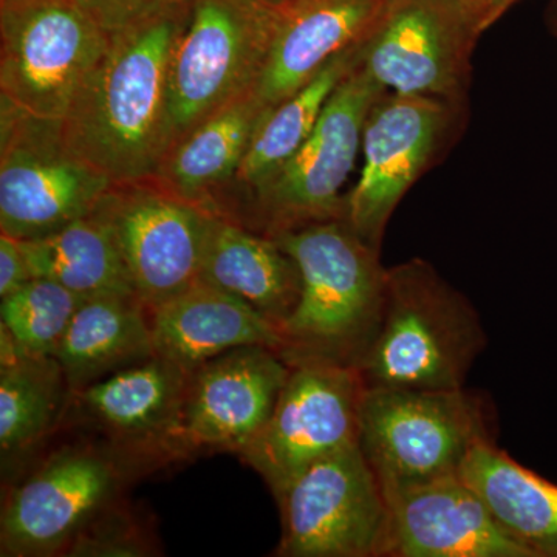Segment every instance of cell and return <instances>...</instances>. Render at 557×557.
<instances>
[{"label": "cell", "mask_w": 557, "mask_h": 557, "mask_svg": "<svg viewBox=\"0 0 557 557\" xmlns=\"http://www.w3.org/2000/svg\"><path fill=\"white\" fill-rule=\"evenodd\" d=\"M193 0H170L110 36L62 131L113 185L153 178L171 149L170 70Z\"/></svg>", "instance_id": "6da1fadb"}, {"label": "cell", "mask_w": 557, "mask_h": 557, "mask_svg": "<svg viewBox=\"0 0 557 557\" xmlns=\"http://www.w3.org/2000/svg\"><path fill=\"white\" fill-rule=\"evenodd\" d=\"M273 239L298 263L300 295L281 325L288 362L361 366L379 335L387 269L380 249L358 236L346 220L317 223Z\"/></svg>", "instance_id": "7a4b0ae2"}, {"label": "cell", "mask_w": 557, "mask_h": 557, "mask_svg": "<svg viewBox=\"0 0 557 557\" xmlns=\"http://www.w3.org/2000/svg\"><path fill=\"white\" fill-rule=\"evenodd\" d=\"M486 346L478 310L423 259L387 269L379 335L358 368L364 388L456 391Z\"/></svg>", "instance_id": "3957f363"}, {"label": "cell", "mask_w": 557, "mask_h": 557, "mask_svg": "<svg viewBox=\"0 0 557 557\" xmlns=\"http://www.w3.org/2000/svg\"><path fill=\"white\" fill-rule=\"evenodd\" d=\"M490 405L467 388H364L358 445L384 493L460 474L493 442Z\"/></svg>", "instance_id": "277c9868"}, {"label": "cell", "mask_w": 557, "mask_h": 557, "mask_svg": "<svg viewBox=\"0 0 557 557\" xmlns=\"http://www.w3.org/2000/svg\"><path fill=\"white\" fill-rule=\"evenodd\" d=\"M387 89L358 62L336 87L310 137L265 182L245 194V226L273 237L346 220L344 183L354 170L370 109Z\"/></svg>", "instance_id": "5b68a950"}, {"label": "cell", "mask_w": 557, "mask_h": 557, "mask_svg": "<svg viewBox=\"0 0 557 557\" xmlns=\"http://www.w3.org/2000/svg\"><path fill=\"white\" fill-rule=\"evenodd\" d=\"M276 22L277 3L267 0H193L171 61V148L209 116L258 89Z\"/></svg>", "instance_id": "8992f818"}, {"label": "cell", "mask_w": 557, "mask_h": 557, "mask_svg": "<svg viewBox=\"0 0 557 557\" xmlns=\"http://www.w3.org/2000/svg\"><path fill=\"white\" fill-rule=\"evenodd\" d=\"M113 182L70 148L62 120L0 100V233L35 240L90 214Z\"/></svg>", "instance_id": "52a82bcc"}, {"label": "cell", "mask_w": 557, "mask_h": 557, "mask_svg": "<svg viewBox=\"0 0 557 557\" xmlns=\"http://www.w3.org/2000/svg\"><path fill=\"white\" fill-rule=\"evenodd\" d=\"M109 44L76 0H0V100L64 120Z\"/></svg>", "instance_id": "ba28073f"}, {"label": "cell", "mask_w": 557, "mask_h": 557, "mask_svg": "<svg viewBox=\"0 0 557 557\" xmlns=\"http://www.w3.org/2000/svg\"><path fill=\"white\" fill-rule=\"evenodd\" d=\"M137 469L108 445L73 443L53 450L3 498L2 556H64L81 531L120 500Z\"/></svg>", "instance_id": "9c48e42d"}, {"label": "cell", "mask_w": 557, "mask_h": 557, "mask_svg": "<svg viewBox=\"0 0 557 557\" xmlns=\"http://www.w3.org/2000/svg\"><path fill=\"white\" fill-rule=\"evenodd\" d=\"M277 505V556L386 557L387 496L358 442L300 472Z\"/></svg>", "instance_id": "30bf717a"}, {"label": "cell", "mask_w": 557, "mask_h": 557, "mask_svg": "<svg viewBox=\"0 0 557 557\" xmlns=\"http://www.w3.org/2000/svg\"><path fill=\"white\" fill-rule=\"evenodd\" d=\"M262 431L240 450L276 502L314 461L358 442L362 386L357 369L295 362Z\"/></svg>", "instance_id": "8fae6325"}, {"label": "cell", "mask_w": 557, "mask_h": 557, "mask_svg": "<svg viewBox=\"0 0 557 557\" xmlns=\"http://www.w3.org/2000/svg\"><path fill=\"white\" fill-rule=\"evenodd\" d=\"M95 211L108 223L146 310L196 284L212 211L156 178L119 183Z\"/></svg>", "instance_id": "7c38bea8"}, {"label": "cell", "mask_w": 557, "mask_h": 557, "mask_svg": "<svg viewBox=\"0 0 557 557\" xmlns=\"http://www.w3.org/2000/svg\"><path fill=\"white\" fill-rule=\"evenodd\" d=\"M463 112L437 98L381 95L362 132L364 166L347 194L346 222L361 239L381 249L399 201L440 157Z\"/></svg>", "instance_id": "4fadbf2b"}, {"label": "cell", "mask_w": 557, "mask_h": 557, "mask_svg": "<svg viewBox=\"0 0 557 557\" xmlns=\"http://www.w3.org/2000/svg\"><path fill=\"white\" fill-rule=\"evenodd\" d=\"M480 35L456 0H391L361 65L384 89L465 108Z\"/></svg>", "instance_id": "5bb4252c"}, {"label": "cell", "mask_w": 557, "mask_h": 557, "mask_svg": "<svg viewBox=\"0 0 557 557\" xmlns=\"http://www.w3.org/2000/svg\"><path fill=\"white\" fill-rule=\"evenodd\" d=\"M292 366L276 348H234L190 370L172 434L175 460L218 450L240 454L262 431Z\"/></svg>", "instance_id": "9a60e30c"}, {"label": "cell", "mask_w": 557, "mask_h": 557, "mask_svg": "<svg viewBox=\"0 0 557 557\" xmlns=\"http://www.w3.org/2000/svg\"><path fill=\"white\" fill-rule=\"evenodd\" d=\"M189 375L156 354L72 394L65 417L94 429L138 468L175 460L172 434Z\"/></svg>", "instance_id": "2e32d148"}, {"label": "cell", "mask_w": 557, "mask_h": 557, "mask_svg": "<svg viewBox=\"0 0 557 557\" xmlns=\"http://www.w3.org/2000/svg\"><path fill=\"white\" fill-rule=\"evenodd\" d=\"M386 557H530L460 474L386 493Z\"/></svg>", "instance_id": "e0dca14e"}, {"label": "cell", "mask_w": 557, "mask_h": 557, "mask_svg": "<svg viewBox=\"0 0 557 557\" xmlns=\"http://www.w3.org/2000/svg\"><path fill=\"white\" fill-rule=\"evenodd\" d=\"M391 0H284L258 97L276 108L343 51L368 42Z\"/></svg>", "instance_id": "ac0fdd59"}, {"label": "cell", "mask_w": 557, "mask_h": 557, "mask_svg": "<svg viewBox=\"0 0 557 557\" xmlns=\"http://www.w3.org/2000/svg\"><path fill=\"white\" fill-rule=\"evenodd\" d=\"M160 357L188 370L234 348L263 346L281 351V330L244 300L205 282L148 310Z\"/></svg>", "instance_id": "d6986e66"}, {"label": "cell", "mask_w": 557, "mask_h": 557, "mask_svg": "<svg viewBox=\"0 0 557 557\" xmlns=\"http://www.w3.org/2000/svg\"><path fill=\"white\" fill-rule=\"evenodd\" d=\"M199 281L247 302L277 329L300 295L298 263L273 237L212 212Z\"/></svg>", "instance_id": "ffe728a7"}, {"label": "cell", "mask_w": 557, "mask_h": 557, "mask_svg": "<svg viewBox=\"0 0 557 557\" xmlns=\"http://www.w3.org/2000/svg\"><path fill=\"white\" fill-rule=\"evenodd\" d=\"M271 109L256 90L237 98L175 143L153 178L183 199L218 212L219 193L233 185Z\"/></svg>", "instance_id": "44dd1931"}, {"label": "cell", "mask_w": 557, "mask_h": 557, "mask_svg": "<svg viewBox=\"0 0 557 557\" xmlns=\"http://www.w3.org/2000/svg\"><path fill=\"white\" fill-rule=\"evenodd\" d=\"M497 525L530 557H557V485L498 449L474 448L460 471Z\"/></svg>", "instance_id": "7402d4cb"}, {"label": "cell", "mask_w": 557, "mask_h": 557, "mask_svg": "<svg viewBox=\"0 0 557 557\" xmlns=\"http://www.w3.org/2000/svg\"><path fill=\"white\" fill-rule=\"evenodd\" d=\"M156 355L149 313L137 298L84 299L54 358L72 394Z\"/></svg>", "instance_id": "603a6c76"}, {"label": "cell", "mask_w": 557, "mask_h": 557, "mask_svg": "<svg viewBox=\"0 0 557 557\" xmlns=\"http://www.w3.org/2000/svg\"><path fill=\"white\" fill-rule=\"evenodd\" d=\"M20 242L33 277L50 278L84 299L137 298L108 223L95 209L49 236Z\"/></svg>", "instance_id": "cb8c5ba5"}, {"label": "cell", "mask_w": 557, "mask_h": 557, "mask_svg": "<svg viewBox=\"0 0 557 557\" xmlns=\"http://www.w3.org/2000/svg\"><path fill=\"white\" fill-rule=\"evenodd\" d=\"M72 391L54 357L24 355L0 368L2 463L27 456L67 416Z\"/></svg>", "instance_id": "d4e9b609"}, {"label": "cell", "mask_w": 557, "mask_h": 557, "mask_svg": "<svg viewBox=\"0 0 557 557\" xmlns=\"http://www.w3.org/2000/svg\"><path fill=\"white\" fill-rule=\"evenodd\" d=\"M362 47L364 44L333 58L309 84L267 113L234 178V186L244 194L249 193L304 145L333 91L361 61Z\"/></svg>", "instance_id": "484cf974"}, {"label": "cell", "mask_w": 557, "mask_h": 557, "mask_svg": "<svg viewBox=\"0 0 557 557\" xmlns=\"http://www.w3.org/2000/svg\"><path fill=\"white\" fill-rule=\"evenodd\" d=\"M83 300L58 282L33 277L2 298L0 322L25 354L54 357Z\"/></svg>", "instance_id": "4316f807"}, {"label": "cell", "mask_w": 557, "mask_h": 557, "mask_svg": "<svg viewBox=\"0 0 557 557\" xmlns=\"http://www.w3.org/2000/svg\"><path fill=\"white\" fill-rule=\"evenodd\" d=\"M157 555L156 541L121 500L101 511L70 544L64 556L146 557Z\"/></svg>", "instance_id": "83f0119b"}, {"label": "cell", "mask_w": 557, "mask_h": 557, "mask_svg": "<svg viewBox=\"0 0 557 557\" xmlns=\"http://www.w3.org/2000/svg\"><path fill=\"white\" fill-rule=\"evenodd\" d=\"M166 2L170 0H76L109 36L129 27Z\"/></svg>", "instance_id": "f1b7e54d"}, {"label": "cell", "mask_w": 557, "mask_h": 557, "mask_svg": "<svg viewBox=\"0 0 557 557\" xmlns=\"http://www.w3.org/2000/svg\"><path fill=\"white\" fill-rule=\"evenodd\" d=\"M33 278L21 242L0 233V299Z\"/></svg>", "instance_id": "f546056e"}, {"label": "cell", "mask_w": 557, "mask_h": 557, "mask_svg": "<svg viewBox=\"0 0 557 557\" xmlns=\"http://www.w3.org/2000/svg\"><path fill=\"white\" fill-rule=\"evenodd\" d=\"M518 2L519 0H487V11L483 30L486 32L487 28L493 27V25Z\"/></svg>", "instance_id": "4dcf8cb0"}, {"label": "cell", "mask_w": 557, "mask_h": 557, "mask_svg": "<svg viewBox=\"0 0 557 557\" xmlns=\"http://www.w3.org/2000/svg\"><path fill=\"white\" fill-rule=\"evenodd\" d=\"M458 5L461 7L469 16L472 17L480 27V30H483V24H485L486 11H487V0H456Z\"/></svg>", "instance_id": "1f68e13d"}, {"label": "cell", "mask_w": 557, "mask_h": 557, "mask_svg": "<svg viewBox=\"0 0 557 557\" xmlns=\"http://www.w3.org/2000/svg\"><path fill=\"white\" fill-rule=\"evenodd\" d=\"M545 20H547L549 32L557 38V0H549Z\"/></svg>", "instance_id": "d6a6232c"}, {"label": "cell", "mask_w": 557, "mask_h": 557, "mask_svg": "<svg viewBox=\"0 0 557 557\" xmlns=\"http://www.w3.org/2000/svg\"><path fill=\"white\" fill-rule=\"evenodd\" d=\"M267 2H270V3H281V2H284V0H267Z\"/></svg>", "instance_id": "836d02e7"}]
</instances>
